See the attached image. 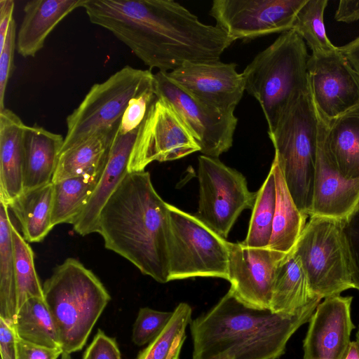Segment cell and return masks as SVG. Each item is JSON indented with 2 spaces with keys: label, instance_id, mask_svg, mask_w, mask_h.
Instances as JSON below:
<instances>
[{
  "label": "cell",
  "instance_id": "10",
  "mask_svg": "<svg viewBox=\"0 0 359 359\" xmlns=\"http://www.w3.org/2000/svg\"><path fill=\"white\" fill-rule=\"evenodd\" d=\"M198 208L194 215L226 238L241 213L252 210L257 192H251L245 177L236 170L213 158H198Z\"/></svg>",
  "mask_w": 359,
  "mask_h": 359
},
{
  "label": "cell",
  "instance_id": "28",
  "mask_svg": "<svg viewBox=\"0 0 359 359\" xmlns=\"http://www.w3.org/2000/svg\"><path fill=\"white\" fill-rule=\"evenodd\" d=\"M102 172L86 173L53 183L54 226L75 222L93 195Z\"/></svg>",
  "mask_w": 359,
  "mask_h": 359
},
{
  "label": "cell",
  "instance_id": "41",
  "mask_svg": "<svg viewBox=\"0 0 359 359\" xmlns=\"http://www.w3.org/2000/svg\"><path fill=\"white\" fill-rule=\"evenodd\" d=\"M17 339L14 327L0 318V351L1 359H18Z\"/></svg>",
  "mask_w": 359,
  "mask_h": 359
},
{
  "label": "cell",
  "instance_id": "19",
  "mask_svg": "<svg viewBox=\"0 0 359 359\" xmlns=\"http://www.w3.org/2000/svg\"><path fill=\"white\" fill-rule=\"evenodd\" d=\"M138 130L126 134L117 131L99 182L88 203L72 224L74 231L78 234L86 236L97 232V221L102 209L128 173L130 156Z\"/></svg>",
  "mask_w": 359,
  "mask_h": 359
},
{
  "label": "cell",
  "instance_id": "33",
  "mask_svg": "<svg viewBox=\"0 0 359 359\" xmlns=\"http://www.w3.org/2000/svg\"><path fill=\"white\" fill-rule=\"evenodd\" d=\"M11 236L19 309L30 298L44 297L43 285L35 269L34 252L13 223L11 226Z\"/></svg>",
  "mask_w": 359,
  "mask_h": 359
},
{
  "label": "cell",
  "instance_id": "8",
  "mask_svg": "<svg viewBox=\"0 0 359 359\" xmlns=\"http://www.w3.org/2000/svg\"><path fill=\"white\" fill-rule=\"evenodd\" d=\"M312 292L326 298L353 288L344 222L311 216L294 248Z\"/></svg>",
  "mask_w": 359,
  "mask_h": 359
},
{
  "label": "cell",
  "instance_id": "25",
  "mask_svg": "<svg viewBox=\"0 0 359 359\" xmlns=\"http://www.w3.org/2000/svg\"><path fill=\"white\" fill-rule=\"evenodd\" d=\"M276 182V208L268 248L285 254L294 250L306 224L307 215L297 207L275 158L271 163Z\"/></svg>",
  "mask_w": 359,
  "mask_h": 359
},
{
  "label": "cell",
  "instance_id": "44",
  "mask_svg": "<svg viewBox=\"0 0 359 359\" xmlns=\"http://www.w3.org/2000/svg\"><path fill=\"white\" fill-rule=\"evenodd\" d=\"M338 49L359 74V35L346 45L338 47Z\"/></svg>",
  "mask_w": 359,
  "mask_h": 359
},
{
  "label": "cell",
  "instance_id": "21",
  "mask_svg": "<svg viewBox=\"0 0 359 359\" xmlns=\"http://www.w3.org/2000/svg\"><path fill=\"white\" fill-rule=\"evenodd\" d=\"M325 154L344 178H359V105L329 121L319 116Z\"/></svg>",
  "mask_w": 359,
  "mask_h": 359
},
{
  "label": "cell",
  "instance_id": "31",
  "mask_svg": "<svg viewBox=\"0 0 359 359\" xmlns=\"http://www.w3.org/2000/svg\"><path fill=\"white\" fill-rule=\"evenodd\" d=\"M191 307L180 303L162 332L142 350L136 359H179L186 339V329L191 322Z\"/></svg>",
  "mask_w": 359,
  "mask_h": 359
},
{
  "label": "cell",
  "instance_id": "18",
  "mask_svg": "<svg viewBox=\"0 0 359 359\" xmlns=\"http://www.w3.org/2000/svg\"><path fill=\"white\" fill-rule=\"evenodd\" d=\"M359 209V178L343 177L329 161L323 144L320 125L317 157L309 216L346 221Z\"/></svg>",
  "mask_w": 359,
  "mask_h": 359
},
{
  "label": "cell",
  "instance_id": "5",
  "mask_svg": "<svg viewBox=\"0 0 359 359\" xmlns=\"http://www.w3.org/2000/svg\"><path fill=\"white\" fill-rule=\"evenodd\" d=\"M309 58L305 41L290 29L259 52L242 72L245 90L263 111L268 133L294 100L309 89Z\"/></svg>",
  "mask_w": 359,
  "mask_h": 359
},
{
  "label": "cell",
  "instance_id": "11",
  "mask_svg": "<svg viewBox=\"0 0 359 359\" xmlns=\"http://www.w3.org/2000/svg\"><path fill=\"white\" fill-rule=\"evenodd\" d=\"M154 91L175 110L200 147L203 155L218 158L232 146L238 123L234 110L219 111L196 100L165 72L154 74Z\"/></svg>",
  "mask_w": 359,
  "mask_h": 359
},
{
  "label": "cell",
  "instance_id": "6",
  "mask_svg": "<svg viewBox=\"0 0 359 359\" xmlns=\"http://www.w3.org/2000/svg\"><path fill=\"white\" fill-rule=\"evenodd\" d=\"M319 116L310 88L289 106L269 136L274 158L298 209L309 216L317 157Z\"/></svg>",
  "mask_w": 359,
  "mask_h": 359
},
{
  "label": "cell",
  "instance_id": "38",
  "mask_svg": "<svg viewBox=\"0 0 359 359\" xmlns=\"http://www.w3.org/2000/svg\"><path fill=\"white\" fill-rule=\"evenodd\" d=\"M82 359H121V355L115 339L99 329Z\"/></svg>",
  "mask_w": 359,
  "mask_h": 359
},
{
  "label": "cell",
  "instance_id": "40",
  "mask_svg": "<svg viewBox=\"0 0 359 359\" xmlns=\"http://www.w3.org/2000/svg\"><path fill=\"white\" fill-rule=\"evenodd\" d=\"M62 353V348L44 347L17 339L18 359H57Z\"/></svg>",
  "mask_w": 359,
  "mask_h": 359
},
{
  "label": "cell",
  "instance_id": "47",
  "mask_svg": "<svg viewBox=\"0 0 359 359\" xmlns=\"http://www.w3.org/2000/svg\"><path fill=\"white\" fill-rule=\"evenodd\" d=\"M356 342L359 346V327H358V332L356 333Z\"/></svg>",
  "mask_w": 359,
  "mask_h": 359
},
{
  "label": "cell",
  "instance_id": "14",
  "mask_svg": "<svg viewBox=\"0 0 359 359\" xmlns=\"http://www.w3.org/2000/svg\"><path fill=\"white\" fill-rule=\"evenodd\" d=\"M307 71L311 94L323 121L359 105V74L339 49L325 55L312 54Z\"/></svg>",
  "mask_w": 359,
  "mask_h": 359
},
{
  "label": "cell",
  "instance_id": "34",
  "mask_svg": "<svg viewBox=\"0 0 359 359\" xmlns=\"http://www.w3.org/2000/svg\"><path fill=\"white\" fill-rule=\"evenodd\" d=\"M327 4V0H306L292 27L306 41L313 55H325L338 49L326 34L323 14Z\"/></svg>",
  "mask_w": 359,
  "mask_h": 359
},
{
  "label": "cell",
  "instance_id": "9",
  "mask_svg": "<svg viewBox=\"0 0 359 359\" xmlns=\"http://www.w3.org/2000/svg\"><path fill=\"white\" fill-rule=\"evenodd\" d=\"M170 220L169 279H228L230 242L195 215L168 203Z\"/></svg>",
  "mask_w": 359,
  "mask_h": 359
},
{
  "label": "cell",
  "instance_id": "12",
  "mask_svg": "<svg viewBox=\"0 0 359 359\" xmlns=\"http://www.w3.org/2000/svg\"><path fill=\"white\" fill-rule=\"evenodd\" d=\"M201 149L173 107L156 97L140 125L130 156L128 172L144 171L153 161H170Z\"/></svg>",
  "mask_w": 359,
  "mask_h": 359
},
{
  "label": "cell",
  "instance_id": "2",
  "mask_svg": "<svg viewBox=\"0 0 359 359\" xmlns=\"http://www.w3.org/2000/svg\"><path fill=\"white\" fill-rule=\"evenodd\" d=\"M104 247L160 283L169 279L168 203L156 191L149 172H128L102 209L97 232Z\"/></svg>",
  "mask_w": 359,
  "mask_h": 359
},
{
  "label": "cell",
  "instance_id": "17",
  "mask_svg": "<svg viewBox=\"0 0 359 359\" xmlns=\"http://www.w3.org/2000/svg\"><path fill=\"white\" fill-rule=\"evenodd\" d=\"M353 297L334 295L320 302L309 320L303 359H345L355 326L351 317Z\"/></svg>",
  "mask_w": 359,
  "mask_h": 359
},
{
  "label": "cell",
  "instance_id": "16",
  "mask_svg": "<svg viewBox=\"0 0 359 359\" xmlns=\"http://www.w3.org/2000/svg\"><path fill=\"white\" fill-rule=\"evenodd\" d=\"M236 64L220 60L187 63L166 73L179 87L203 104L219 111L235 110L245 90Z\"/></svg>",
  "mask_w": 359,
  "mask_h": 359
},
{
  "label": "cell",
  "instance_id": "46",
  "mask_svg": "<svg viewBox=\"0 0 359 359\" xmlns=\"http://www.w3.org/2000/svg\"><path fill=\"white\" fill-rule=\"evenodd\" d=\"M60 359H72V358L71 356V354L63 352L60 356Z\"/></svg>",
  "mask_w": 359,
  "mask_h": 359
},
{
  "label": "cell",
  "instance_id": "3",
  "mask_svg": "<svg viewBox=\"0 0 359 359\" xmlns=\"http://www.w3.org/2000/svg\"><path fill=\"white\" fill-rule=\"evenodd\" d=\"M321 299L287 315L248 306L229 290L210 310L191 320L192 359H277Z\"/></svg>",
  "mask_w": 359,
  "mask_h": 359
},
{
  "label": "cell",
  "instance_id": "27",
  "mask_svg": "<svg viewBox=\"0 0 359 359\" xmlns=\"http://www.w3.org/2000/svg\"><path fill=\"white\" fill-rule=\"evenodd\" d=\"M117 131L97 133L61 151L53 183L102 171Z\"/></svg>",
  "mask_w": 359,
  "mask_h": 359
},
{
  "label": "cell",
  "instance_id": "23",
  "mask_svg": "<svg viewBox=\"0 0 359 359\" xmlns=\"http://www.w3.org/2000/svg\"><path fill=\"white\" fill-rule=\"evenodd\" d=\"M26 125L12 110L0 111V202L9 205L23 191V136Z\"/></svg>",
  "mask_w": 359,
  "mask_h": 359
},
{
  "label": "cell",
  "instance_id": "26",
  "mask_svg": "<svg viewBox=\"0 0 359 359\" xmlns=\"http://www.w3.org/2000/svg\"><path fill=\"white\" fill-rule=\"evenodd\" d=\"M53 183L25 190L8 205L20 225L24 239L40 243L54 226L52 224Z\"/></svg>",
  "mask_w": 359,
  "mask_h": 359
},
{
  "label": "cell",
  "instance_id": "22",
  "mask_svg": "<svg viewBox=\"0 0 359 359\" xmlns=\"http://www.w3.org/2000/svg\"><path fill=\"white\" fill-rule=\"evenodd\" d=\"M64 138L38 125H26L23 136V191L53 183Z\"/></svg>",
  "mask_w": 359,
  "mask_h": 359
},
{
  "label": "cell",
  "instance_id": "30",
  "mask_svg": "<svg viewBox=\"0 0 359 359\" xmlns=\"http://www.w3.org/2000/svg\"><path fill=\"white\" fill-rule=\"evenodd\" d=\"M8 205L0 202V318L14 325L18 311Z\"/></svg>",
  "mask_w": 359,
  "mask_h": 359
},
{
  "label": "cell",
  "instance_id": "1",
  "mask_svg": "<svg viewBox=\"0 0 359 359\" xmlns=\"http://www.w3.org/2000/svg\"><path fill=\"white\" fill-rule=\"evenodd\" d=\"M116 37L150 69L168 73L191 62L220 60L233 42L172 0H130L119 11Z\"/></svg>",
  "mask_w": 359,
  "mask_h": 359
},
{
  "label": "cell",
  "instance_id": "15",
  "mask_svg": "<svg viewBox=\"0 0 359 359\" xmlns=\"http://www.w3.org/2000/svg\"><path fill=\"white\" fill-rule=\"evenodd\" d=\"M287 254L268 248H249L229 243V290L245 305L269 309L278 266Z\"/></svg>",
  "mask_w": 359,
  "mask_h": 359
},
{
  "label": "cell",
  "instance_id": "13",
  "mask_svg": "<svg viewBox=\"0 0 359 359\" xmlns=\"http://www.w3.org/2000/svg\"><path fill=\"white\" fill-rule=\"evenodd\" d=\"M306 0H215L210 11L216 25L235 41L292 29Z\"/></svg>",
  "mask_w": 359,
  "mask_h": 359
},
{
  "label": "cell",
  "instance_id": "43",
  "mask_svg": "<svg viewBox=\"0 0 359 359\" xmlns=\"http://www.w3.org/2000/svg\"><path fill=\"white\" fill-rule=\"evenodd\" d=\"M14 6L13 0H0V50L4 46L11 22L13 19Z\"/></svg>",
  "mask_w": 359,
  "mask_h": 359
},
{
  "label": "cell",
  "instance_id": "29",
  "mask_svg": "<svg viewBox=\"0 0 359 359\" xmlns=\"http://www.w3.org/2000/svg\"><path fill=\"white\" fill-rule=\"evenodd\" d=\"M13 327L20 339L44 347L62 348L44 299H27L18 309Z\"/></svg>",
  "mask_w": 359,
  "mask_h": 359
},
{
  "label": "cell",
  "instance_id": "35",
  "mask_svg": "<svg viewBox=\"0 0 359 359\" xmlns=\"http://www.w3.org/2000/svg\"><path fill=\"white\" fill-rule=\"evenodd\" d=\"M172 316V311L140 308L133 327V342L139 346L149 344L162 332Z\"/></svg>",
  "mask_w": 359,
  "mask_h": 359
},
{
  "label": "cell",
  "instance_id": "24",
  "mask_svg": "<svg viewBox=\"0 0 359 359\" xmlns=\"http://www.w3.org/2000/svg\"><path fill=\"white\" fill-rule=\"evenodd\" d=\"M317 298L321 297L312 292L300 259L293 250L277 268L269 309L293 315Z\"/></svg>",
  "mask_w": 359,
  "mask_h": 359
},
{
  "label": "cell",
  "instance_id": "45",
  "mask_svg": "<svg viewBox=\"0 0 359 359\" xmlns=\"http://www.w3.org/2000/svg\"><path fill=\"white\" fill-rule=\"evenodd\" d=\"M345 359H359V346L355 341H351Z\"/></svg>",
  "mask_w": 359,
  "mask_h": 359
},
{
  "label": "cell",
  "instance_id": "42",
  "mask_svg": "<svg viewBox=\"0 0 359 359\" xmlns=\"http://www.w3.org/2000/svg\"><path fill=\"white\" fill-rule=\"evenodd\" d=\"M339 22H352L359 20V0H341L335 13Z\"/></svg>",
  "mask_w": 359,
  "mask_h": 359
},
{
  "label": "cell",
  "instance_id": "39",
  "mask_svg": "<svg viewBox=\"0 0 359 359\" xmlns=\"http://www.w3.org/2000/svg\"><path fill=\"white\" fill-rule=\"evenodd\" d=\"M344 231L351 252L353 288L359 290V209L344 222Z\"/></svg>",
  "mask_w": 359,
  "mask_h": 359
},
{
  "label": "cell",
  "instance_id": "20",
  "mask_svg": "<svg viewBox=\"0 0 359 359\" xmlns=\"http://www.w3.org/2000/svg\"><path fill=\"white\" fill-rule=\"evenodd\" d=\"M84 0H32L23 8L24 15L17 32L16 49L25 57H34L48 36Z\"/></svg>",
  "mask_w": 359,
  "mask_h": 359
},
{
  "label": "cell",
  "instance_id": "7",
  "mask_svg": "<svg viewBox=\"0 0 359 359\" xmlns=\"http://www.w3.org/2000/svg\"><path fill=\"white\" fill-rule=\"evenodd\" d=\"M154 74L127 65L102 83H95L67 117L61 151L100 133L118 130L130 100L153 86Z\"/></svg>",
  "mask_w": 359,
  "mask_h": 359
},
{
  "label": "cell",
  "instance_id": "4",
  "mask_svg": "<svg viewBox=\"0 0 359 359\" xmlns=\"http://www.w3.org/2000/svg\"><path fill=\"white\" fill-rule=\"evenodd\" d=\"M43 292L63 352L81 350L111 299L108 291L91 270L69 257L55 268Z\"/></svg>",
  "mask_w": 359,
  "mask_h": 359
},
{
  "label": "cell",
  "instance_id": "37",
  "mask_svg": "<svg viewBox=\"0 0 359 359\" xmlns=\"http://www.w3.org/2000/svg\"><path fill=\"white\" fill-rule=\"evenodd\" d=\"M16 36V24L14 19H13L4 46L0 50V111L6 108L4 100L7 84L13 69Z\"/></svg>",
  "mask_w": 359,
  "mask_h": 359
},
{
  "label": "cell",
  "instance_id": "32",
  "mask_svg": "<svg viewBox=\"0 0 359 359\" xmlns=\"http://www.w3.org/2000/svg\"><path fill=\"white\" fill-rule=\"evenodd\" d=\"M276 182L273 169L257 192L245 239L241 242L249 248H267L272 233L276 208Z\"/></svg>",
  "mask_w": 359,
  "mask_h": 359
},
{
  "label": "cell",
  "instance_id": "36",
  "mask_svg": "<svg viewBox=\"0 0 359 359\" xmlns=\"http://www.w3.org/2000/svg\"><path fill=\"white\" fill-rule=\"evenodd\" d=\"M157 96L153 86L132 98L122 116L118 133L126 134L139 129Z\"/></svg>",
  "mask_w": 359,
  "mask_h": 359
}]
</instances>
